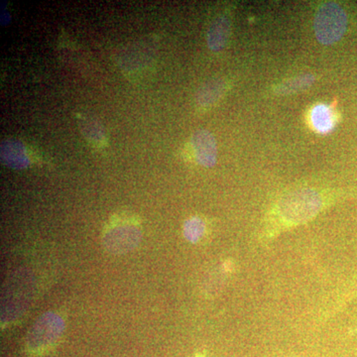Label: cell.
Wrapping results in <instances>:
<instances>
[{"instance_id":"cell-1","label":"cell","mask_w":357,"mask_h":357,"mask_svg":"<svg viewBox=\"0 0 357 357\" xmlns=\"http://www.w3.org/2000/svg\"><path fill=\"white\" fill-rule=\"evenodd\" d=\"M321 206L323 199L318 192L300 189L286 195L278 204V211L289 225H301L316 217Z\"/></svg>"},{"instance_id":"cell-2","label":"cell","mask_w":357,"mask_h":357,"mask_svg":"<svg viewBox=\"0 0 357 357\" xmlns=\"http://www.w3.org/2000/svg\"><path fill=\"white\" fill-rule=\"evenodd\" d=\"M347 24L349 18L344 9L335 2H325L314 16V35L319 43L333 45L344 37Z\"/></svg>"},{"instance_id":"cell-3","label":"cell","mask_w":357,"mask_h":357,"mask_svg":"<svg viewBox=\"0 0 357 357\" xmlns=\"http://www.w3.org/2000/svg\"><path fill=\"white\" fill-rule=\"evenodd\" d=\"M64 330V321L57 314H44L33 326L28 337L30 349H39L55 342Z\"/></svg>"},{"instance_id":"cell-4","label":"cell","mask_w":357,"mask_h":357,"mask_svg":"<svg viewBox=\"0 0 357 357\" xmlns=\"http://www.w3.org/2000/svg\"><path fill=\"white\" fill-rule=\"evenodd\" d=\"M141 238L139 227L134 225H119L105 234L103 243L110 252H128L137 245Z\"/></svg>"},{"instance_id":"cell-5","label":"cell","mask_w":357,"mask_h":357,"mask_svg":"<svg viewBox=\"0 0 357 357\" xmlns=\"http://www.w3.org/2000/svg\"><path fill=\"white\" fill-rule=\"evenodd\" d=\"M192 145L199 165L211 168L218 161V146L215 136L206 129H199L192 134Z\"/></svg>"},{"instance_id":"cell-6","label":"cell","mask_w":357,"mask_h":357,"mask_svg":"<svg viewBox=\"0 0 357 357\" xmlns=\"http://www.w3.org/2000/svg\"><path fill=\"white\" fill-rule=\"evenodd\" d=\"M0 158L4 165L13 170H22L27 168L30 163L24 145L16 139L2 141L0 145Z\"/></svg>"},{"instance_id":"cell-7","label":"cell","mask_w":357,"mask_h":357,"mask_svg":"<svg viewBox=\"0 0 357 357\" xmlns=\"http://www.w3.org/2000/svg\"><path fill=\"white\" fill-rule=\"evenodd\" d=\"M231 23L227 16H220L213 21L206 35V42L211 51H222L229 42Z\"/></svg>"},{"instance_id":"cell-8","label":"cell","mask_w":357,"mask_h":357,"mask_svg":"<svg viewBox=\"0 0 357 357\" xmlns=\"http://www.w3.org/2000/svg\"><path fill=\"white\" fill-rule=\"evenodd\" d=\"M223 89H225V83H223L222 79H210L199 89L198 95H197V102L201 107H210L220 98Z\"/></svg>"},{"instance_id":"cell-9","label":"cell","mask_w":357,"mask_h":357,"mask_svg":"<svg viewBox=\"0 0 357 357\" xmlns=\"http://www.w3.org/2000/svg\"><path fill=\"white\" fill-rule=\"evenodd\" d=\"M311 122L318 132H330L335 126V119H333L332 109L326 105H316L312 109Z\"/></svg>"},{"instance_id":"cell-10","label":"cell","mask_w":357,"mask_h":357,"mask_svg":"<svg viewBox=\"0 0 357 357\" xmlns=\"http://www.w3.org/2000/svg\"><path fill=\"white\" fill-rule=\"evenodd\" d=\"M314 81H316V77L314 75H301V76L293 77V79L279 84L275 89V93L283 96L292 95V93H299V91L309 89L314 83Z\"/></svg>"},{"instance_id":"cell-11","label":"cell","mask_w":357,"mask_h":357,"mask_svg":"<svg viewBox=\"0 0 357 357\" xmlns=\"http://www.w3.org/2000/svg\"><path fill=\"white\" fill-rule=\"evenodd\" d=\"M79 126L84 137L91 141V143L96 145L105 144V130L100 123L95 119L82 116L79 119Z\"/></svg>"},{"instance_id":"cell-12","label":"cell","mask_w":357,"mask_h":357,"mask_svg":"<svg viewBox=\"0 0 357 357\" xmlns=\"http://www.w3.org/2000/svg\"><path fill=\"white\" fill-rule=\"evenodd\" d=\"M206 232V225L201 218H192L185 222L184 236L190 243H197Z\"/></svg>"},{"instance_id":"cell-13","label":"cell","mask_w":357,"mask_h":357,"mask_svg":"<svg viewBox=\"0 0 357 357\" xmlns=\"http://www.w3.org/2000/svg\"><path fill=\"white\" fill-rule=\"evenodd\" d=\"M10 20H11L10 14L7 13V11H6V13H3V11H2V13H1V24L6 25L7 23H8L9 21H10Z\"/></svg>"}]
</instances>
